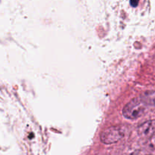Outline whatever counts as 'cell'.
I'll return each instance as SVG.
<instances>
[{
    "mask_svg": "<svg viewBox=\"0 0 155 155\" xmlns=\"http://www.w3.org/2000/svg\"><path fill=\"white\" fill-rule=\"evenodd\" d=\"M140 98L146 105L155 107V91L145 92Z\"/></svg>",
    "mask_w": 155,
    "mask_h": 155,
    "instance_id": "277c9868",
    "label": "cell"
},
{
    "mask_svg": "<svg viewBox=\"0 0 155 155\" xmlns=\"http://www.w3.org/2000/svg\"><path fill=\"white\" fill-rule=\"evenodd\" d=\"M124 133L119 127H112L106 129L101 133V141L104 144L110 145L117 142L124 137Z\"/></svg>",
    "mask_w": 155,
    "mask_h": 155,
    "instance_id": "7a4b0ae2",
    "label": "cell"
},
{
    "mask_svg": "<svg viewBox=\"0 0 155 155\" xmlns=\"http://www.w3.org/2000/svg\"><path fill=\"white\" fill-rule=\"evenodd\" d=\"M155 132V120L146 121L142 123L138 127V135L142 137H150L152 136Z\"/></svg>",
    "mask_w": 155,
    "mask_h": 155,
    "instance_id": "3957f363",
    "label": "cell"
},
{
    "mask_svg": "<svg viewBox=\"0 0 155 155\" xmlns=\"http://www.w3.org/2000/svg\"><path fill=\"white\" fill-rule=\"evenodd\" d=\"M146 106L141 98H135L126 104L123 110V114L127 119L136 120L143 115Z\"/></svg>",
    "mask_w": 155,
    "mask_h": 155,
    "instance_id": "6da1fadb",
    "label": "cell"
},
{
    "mask_svg": "<svg viewBox=\"0 0 155 155\" xmlns=\"http://www.w3.org/2000/svg\"><path fill=\"white\" fill-rule=\"evenodd\" d=\"M130 4L133 7H136L139 4V0H130Z\"/></svg>",
    "mask_w": 155,
    "mask_h": 155,
    "instance_id": "5b68a950",
    "label": "cell"
}]
</instances>
